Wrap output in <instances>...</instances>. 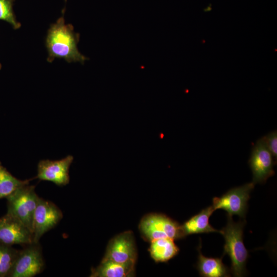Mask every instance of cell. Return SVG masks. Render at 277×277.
Here are the masks:
<instances>
[{"instance_id": "6da1fadb", "label": "cell", "mask_w": 277, "mask_h": 277, "mask_svg": "<svg viewBox=\"0 0 277 277\" xmlns=\"http://www.w3.org/2000/svg\"><path fill=\"white\" fill-rule=\"evenodd\" d=\"M79 36L72 25L65 23L63 16L60 17L51 26L47 33L46 45L48 61L52 62L55 58H61L68 63L84 64L88 58L78 50Z\"/></svg>"}, {"instance_id": "7a4b0ae2", "label": "cell", "mask_w": 277, "mask_h": 277, "mask_svg": "<svg viewBox=\"0 0 277 277\" xmlns=\"http://www.w3.org/2000/svg\"><path fill=\"white\" fill-rule=\"evenodd\" d=\"M246 221L235 222L227 215L226 225L221 230L225 243L223 255L228 254L231 259V272L234 276H243L246 273V264L249 256L243 242V228Z\"/></svg>"}, {"instance_id": "3957f363", "label": "cell", "mask_w": 277, "mask_h": 277, "mask_svg": "<svg viewBox=\"0 0 277 277\" xmlns=\"http://www.w3.org/2000/svg\"><path fill=\"white\" fill-rule=\"evenodd\" d=\"M35 187L33 185H26L6 197L7 213L18 220L32 233L34 214L39 199L35 191Z\"/></svg>"}, {"instance_id": "277c9868", "label": "cell", "mask_w": 277, "mask_h": 277, "mask_svg": "<svg viewBox=\"0 0 277 277\" xmlns=\"http://www.w3.org/2000/svg\"><path fill=\"white\" fill-rule=\"evenodd\" d=\"M139 229L143 237L150 242L161 238L175 240L184 238L181 225L163 214L146 215L140 222Z\"/></svg>"}, {"instance_id": "5b68a950", "label": "cell", "mask_w": 277, "mask_h": 277, "mask_svg": "<svg viewBox=\"0 0 277 277\" xmlns=\"http://www.w3.org/2000/svg\"><path fill=\"white\" fill-rule=\"evenodd\" d=\"M25 246L18 251L9 277H32L44 270L45 262L39 242Z\"/></svg>"}, {"instance_id": "8992f818", "label": "cell", "mask_w": 277, "mask_h": 277, "mask_svg": "<svg viewBox=\"0 0 277 277\" xmlns=\"http://www.w3.org/2000/svg\"><path fill=\"white\" fill-rule=\"evenodd\" d=\"M255 184L252 182L230 189L221 197H214L212 207L214 210L222 209L227 215H236L245 218L247 210V203L250 194Z\"/></svg>"}, {"instance_id": "52a82bcc", "label": "cell", "mask_w": 277, "mask_h": 277, "mask_svg": "<svg viewBox=\"0 0 277 277\" xmlns=\"http://www.w3.org/2000/svg\"><path fill=\"white\" fill-rule=\"evenodd\" d=\"M249 164L252 173V182L254 184L265 183L274 174L273 157L263 137L258 140L252 148Z\"/></svg>"}, {"instance_id": "ba28073f", "label": "cell", "mask_w": 277, "mask_h": 277, "mask_svg": "<svg viewBox=\"0 0 277 277\" xmlns=\"http://www.w3.org/2000/svg\"><path fill=\"white\" fill-rule=\"evenodd\" d=\"M63 217L62 211L56 205L39 197L33 217V242L38 243L41 238L54 228Z\"/></svg>"}, {"instance_id": "9c48e42d", "label": "cell", "mask_w": 277, "mask_h": 277, "mask_svg": "<svg viewBox=\"0 0 277 277\" xmlns=\"http://www.w3.org/2000/svg\"><path fill=\"white\" fill-rule=\"evenodd\" d=\"M137 258L133 234L131 231H126L116 235L109 241L103 259L120 263H136Z\"/></svg>"}, {"instance_id": "30bf717a", "label": "cell", "mask_w": 277, "mask_h": 277, "mask_svg": "<svg viewBox=\"0 0 277 277\" xmlns=\"http://www.w3.org/2000/svg\"><path fill=\"white\" fill-rule=\"evenodd\" d=\"M73 161L71 155L58 160H41L37 165V173L34 179L51 182L58 186H65L70 181L69 168Z\"/></svg>"}, {"instance_id": "8fae6325", "label": "cell", "mask_w": 277, "mask_h": 277, "mask_svg": "<svg viewBox=\"0 0 277 277\" xmlns=\"http://www.w3.org/2000/svg\"><path fill=\"white\" fill-rule=\"evenodd\" d=\"M33 242L32 232L18 220L6 213L0 217V243L12 246Z\"/></svg>"}, {"instance_id": "7c38bea8", "label": "cell", "mask_w": 277, "mask_h": 277, "mask_svg": "<svg viewBox=\"0 0 277 277\" xmlns=\"http://www.w3.org/2000/svg\"><path fill=\"white\" fill-rule=\"evenodd\" d=\"M135 263H117L102 259L100 265L91 269V277H130L135 275Z\"/></svg>"}, {"instance_id": "4fadbf2b", "label": "cell", "mask_w": 277, "mask_h": 277, "mask_svg": "<svg viewBox=\"0 0 277 277\" xmlns=\"http://www.w3.org/2000/svg\"><path fill=\"white\" fill-rule=\"evenodd\" d=\"M214 211L212 206H209L181 225L184 237L193 234L221 233V230L214 228L209 223L210 216Z\"/></svg>"}, {"instance_id": "5bb4252c", "label": "cell", "mask_w": 277, "mask_h": 277, "mask_svg": "<svg viewBox=\"0 0 277 277\" xmlns=\"http://www.w3.org/2000/svg\"><path fill=\"white\" fill-rule=\"evenodd\" d=\"M196 268L201 276L204 277H227L230 273L222 258L206 257L200 248Z\"/></svg>"}, {"instance_id": "9a60e30c", "label": "cell", "mask_w": 277, "mask_h": 277, "mask_svg": "<svg viewBox=\"0 0 277 277\" xmlns=\"http://www.w3.org/2000/svg\"><path fill=\"white\" fill-rule=\"evenodd\" d=\"M169 238H161L151 242L150 255L156 262H166L176 255L180 249Z\"/></svg>"}, {"instance_id": "2e32d148", "label": "cell", "mask_w": 277, "mask_h": 277, "mask_svg": "<svg viewBox=\"0 0 277 277\" xmlns=\"http://www.w3.org/2000/svg\"><path fill=\"white\" fill-rule=\"evenodd\" d=\"M33 179L25 180L17 179L0 162V200L6 198L20 187L29 184Z\"/></svg>"}, {"instance_id": "e0dca14e", "label": "cell", "mask_w": 277, "mask_h": 277, "mask_svg": "<svg viewBox=\"0 0 277 277\" xmlns=\"http://www.w3.org/2000/svg\"><path fill=\"white\" fill-rule=\"evenodd\" d=\"M18 250L0 243V277L9 276L18 255Z\"/></svg>"}, {"instance_id": "ac0fdd59", "label": "cell", "mask_w": 277, "mask_h": 277, "mask_svg": "<svg viewBox=\"0 0 277 277\" xmlns=\"http://www.w3.org/2000/svg\"><path fill=\"white\" fill-rule=\"evenodd\" d=\"M13 0H0V19L9 23L15 29L21 24L16 21L12 8Z\"/></svg>"}, {"instance_id": "d6986e66", "label": "cell", "mask_w": 277, "mask_h": 277, "mask_svg": "<svg viewBox=\"0 0 277 277\" xmlns=\"http://www.w3.org/2000/svg\"><path fill=\"white\" fill-rule=\"evenodd\" d=\"M265 143L273 158L277 159V131L270 132L263 136Z\"/></svg>"}, {"instance_id": "ffe728a7", "label": "cell", "mask_w": 277, "mask_h": 277, "mask_svg": "<svg viewBox=\"0 0 277 277\" xmlns=\"http://www.w3.org/2000/svg\"><path fill=\"white\" fill-rule=\"evenodd\" d=\"M2 68V66H1V64H0V69H1Z\"/></svg>"}]
</instances>
